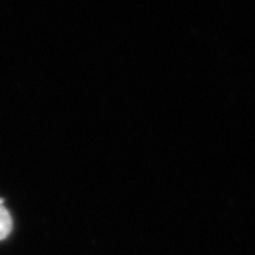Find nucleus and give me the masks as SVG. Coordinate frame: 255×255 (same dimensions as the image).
Masks as SVG:
<instances>
[{"label": "nucleus", "instance_id": "f257e3e1", "mask_svg": "<svg viewBox=\"0 0 255 255\" xmlns=\"http://www.w3.org/2000/svg\"><path fill=\"white\" fill-rule=\"evenodd\" d=\"M13 227L11 216L3 206H0V240H4L10 234Z\"/></svg>", "mask_w": 255, "mask_h": 255}]
</instances>
